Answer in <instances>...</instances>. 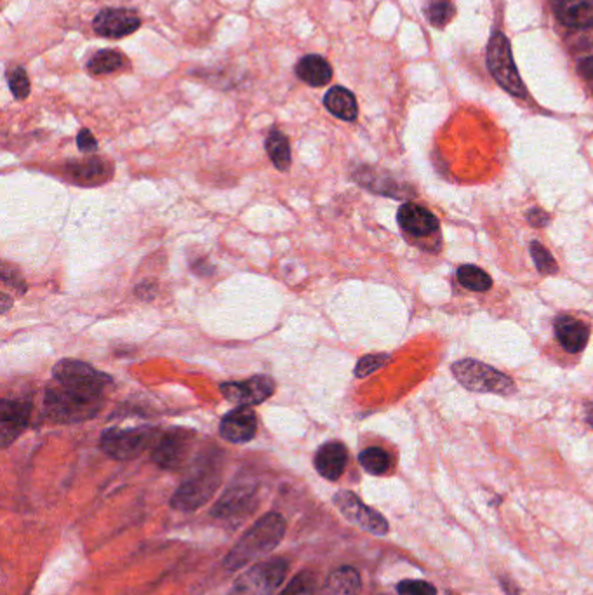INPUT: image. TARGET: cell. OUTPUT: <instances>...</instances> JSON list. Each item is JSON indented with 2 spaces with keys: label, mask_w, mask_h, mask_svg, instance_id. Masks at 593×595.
I'll return each instance as SVG.
<instances>
[{
  "label": "cell",
  "mask_w": 593,
  "mask_h": 595,
  "mask_svg": "<svg viewBox=\"0 0 593 595\" xmlns=\"http://www.w3.org/2000/svg\"><path fill=\"white\" fill-rule=\"evenodd\" d=\"M286 528V519L281 513H266L228 552L225 559L226 570L237 571L251 560L270 554L282 541Z\"/></svg>",
  "instance_id": "cell-1"
},
{
  "label": "cell",
  "mask_w": 593,
  "mask_h": 595,
  "mask_svg": "<svg viewBox=\"0 0 593 595\" xmlns=\"http://www.w3.org/2000/svg\"><path fill=\"white\" fill-rule=\"evenodd\" d=\"M103 406V395L72 391L54 382L45 392V416L56 423H75L94 418Z\"/></svg>",
  "instance_id": "cell-2"
},
{
  "label": "cell",
  "mask_w": 593,
  "mask_h": 595,
  "mask_svg": "<svg viewBox=\"0 0 593 595\" xmlns=\"http://www.w3.org/2000/svg\"><path fill=\"white\" fill-rule=\"evenodd\" d=\"M287 570L286 559L260 562L235 580L228 595H275L286 580Z\"/></svg>",
  "instance_id": "cell-3"
},
{
  "label": "cell",
  "mask_w": 593,
  "mask_h": 595,
  "mask_svg": "<svg viewBox=\"0 0 593 595\" xmlns=\"http://www.w3.org/2000/svg\"><path fill=\"white\" fill-rule=\"evenodd\" d=\"M488 66L496 83L515 98H526L528 89L517 70L511 55L510 41L501 32L494 34L488 44Z\"/></svg>",
  "instance_id": "cell-4"
},
{
  "label": "cell",
  "mask_w": 593,
  "mask_h": 595,
  "mask_svg": "<svg viewBox=\"0 0 593 595\" xmlns=\"http://www.w3.org/2000/svg\"><path fill=\"white\" fill-rule=\"evenodd\" d=\"M452 372L456 380L471 392H489V393H501L509 395L515 391V385L505 372L494 370L491 366L465 359L452 364Z\"/></svg>",
  "instance_id": "cell-5"
},
{
  "label": "cell",
  "mask_w": 593,
  "mask_h": 595,
  "mask_svg": "<svg viewBox=\"0 0 593 595\" xmlns=\"http://www.w3.org/2000/svg\"><path fill=\"white\" fill-rule=\"evenodd\" d=\"M220 482V472L212 467H205L203 471L193 473L190 479H186L176 490L171 500V507L180 512L199 511L212 498V494L216 493Z\"/></svg>",
  "instance_id": "cell-6"
},
{
  "label": "cell",
  "mask_w": 593,
  "mask_h": 595,
  "mask_svg": "<svg viewBox=\"0 0 593 595\" xmlns=\"http://www.w3.org/2000/svg\"><path fill=\"white\" fill-rule=\"evenodd\" d=\"M157 431L155 429H108L103 431V451L115 460H133L153 446Z\"/></svg>",
  "instance_id": "cell-7"
},
{
  "label": "cell",
  "mask_w": 593,
  "mask_h": 595,
  "mask_svg": "<svg viewBox=\"0 0 593 595\" xmlns=\"http://www.w3.org/2000/svg\"><path fill=\"white\" fill-rule=\"evenodd\" d=\"M54 382L72 391L103 395V391L112 383V378L100 371L93 370L89 364L75 359H64L53 371Z\"/></svg>",
  "instance_id": "cell-8"
},
{
  "label": "cell",
  "mask_w": 593,
  "mask_h": 595,
  "mask_svg": "<svg viewBox=\"0 0 593 595\" xmlns=\"http://www.w3.org/2000/svg\"><path fill=\"white\" fill-rule=\"evenodd\" d=\"M338 511L343 513L351 524L359 526L361 530L374 534V536H385L389 533V522L387 519L374 509L362 503V500L351 491H340L332 498Z\"/></svg>",
  "instance_id": "cell-9"
},
{
  "label": "cell",
  "mask_w": 593,
  "mask_h": 595,
  "mask_svg": "<svg viewBox=\"0 0 593 595\" xmlns=\"http://www.w3.org/2000/svg\"><path fill=\"white\" fill-rule=\"evenodd\" d=\"M193 433L192 431L174 429L157 439L152 450V460L167 471H176L184 463L192 450Z\"/></svg>",
  "instance_id": "cell-10"
},
{
  "label": "cell",
  "mask_w": 593,
  "mask_h": 595,
  "mask_svg": "<svg viewBox=\"0 0 593 595\" xmlns=\"http://www.w3.org/2000/svg\"><path fill=\"white\" fill-rule=\"evenodd\" d=\"M222 392L225 395L226 401L237 404L239 408L242 406H256L265 402L275 392V383L270 376H252L246 382H228L222 385Z\"/></svg>",
  "instance_id": "cell-11"
},
{
  "label": "cell",
  "mask_w": 593,
  "mask_h": 595,
  "mask_svg": "<svg viewBox=\"0 0 593 595\" xmlns=\"http://www.w3.org/2000/svg\"><path fill=\"white\" fill-rule=\"evenodd\" d=\"M254 507H256L254 488H251L249 484H239V486H232L223 494V498L212 509V515L232 522H241L254 511Z\"/></svg>",
  "instance_id": "cell-12"
},
{
  "label": "cell",
  "mask_w": 593,
  "mask_h": 595,
  "mask_svg": "<svg viewBox=\"0 0 593 595\" xmlns=\"http://www.w3.org/2000/svg\"><path fill=\"white\" fill-rule=\"evenodd\" d=\"M94 32L106 39H121L142 26L140 16L131 9H103L93 21Z\"/></svg>",
  "instance_id": "cell-13"
},
{
  "label": "cell",
  "mask_w": 593,
  "mask_h": 595,
  "mask_svg": "<svg viewBox=\"0 0 593 595\" xmlns=\"http://www.w3.org/2000/svg\"><path fill=\"white\" fill-rule=\"evenodd\" d=\"M32 404L28 401H9L4 399L0 404V437L2 446L7 448L25 427L28 425Z\"/></svg>",
  "instance_id": "cell-14"
},
{
  "label": "cell",
  "mask_w": 593,
  "mask_h": 595,
  "mask_svg": "<svg viewBox=\"0 0 593 595\" xmlns=\"http://www.w3.org/2000/svg\"><path fill=\"white\" fill-rule=\"evenodd\" d=\"M256 431H258L256 412L247 406L230 411L220 425L222 437L233 444L249 442L256 435Z\"/></svg>",
  "instance_id": "cell-15"
},
{
  "label": "cell",
  "mask_w": 593,
  "mask_h": 595,
  "mask_svg": "<svg viewBox=\"0 0 593 595\" xmlns=\"http://www.w3.org/2000/svg\"><path fill=\"white\" fill-rule=\"evenodd\" d=\"M347 463V448L341 442H336V441L334 442H326L324 446H321L319 451L315 452V458H313L315 471L328 481H338L345 472Z\"/></svg>",
  "instance_id": "cell-16"
},
{
  "label": "cell",
  "mask_w": 593,
  "mask_h": 595,
  "mask_svg": "<svg viewBox=\"0 0 593 595\" xmlns=\"http://www.w3.org/2000/svg\"><path fill=\"white\" fill-rule=\"evenodd\" d=\"M397 220L402 230L412 237H429L439 228L437 218L430 213L429 209L412 203H408L399 209Z\"/></svg>",
  "instance_id": "cell-17"
},
{
  "label": "cell",
  "mask_w": 593,
  "mask_h": 595,
  "mask_svg": "<svg viewBox=\"0 0 593 595\" xmlns=\"http://www.w3.org/2000/svg\"><path fill=\"white\" fill-rule=\"evenodd\" d=\"M553 13L569 28L593 26V0H553Z\"/></svg>",
  "instance_id": "cell-18"
},
{
  "label": "cell",
  "mask_w": 593,
  "mask_h": 595,
  "mask_svg": "<svg viewBox=\"0 0 593 595\" xmlns=\"http://www.w3.org/2000/svg\"><path fill=\"white\" fill-rule=\"evenodd\" d=\"M555 334L562 349L568 350L569 353H579L588 343L590 331L581 321L562 315L555 321Z\"/></svg>",
  "instance_id": "cell-19"
},
{
  "label": "cell",
  "mask_w": 593,
  "mask_h": 595,
  "mask_svg": "<svg viewBox=\"0 0 593 595\" xmlns=\"http://www.w3.org/2000/svg\"><path fill=\"white\" fill-rule=\"evenodd\" d=\"M296 74L303 83L313 87L326 85L332 79L331 64L317 55H308L305 58H301L296 66Z\"/></svg>",
  "instance_id": "cell-20"
},
{
  "label": "cell",
  "mask_w": 593,
  "mask_h": 595,
  "mask_svg": "<svg viewBox=\"0 0 593 595\" xmlns=\"http://www.w3.org/2000/svg\"><path fill=\"white\" fill-rule=\"evenodd\" d=\"M324 104L334 117H338L341 121L350 123V121L357 119V114H359L357 100L345 87L336 85V87L329 89L328 94L324 98Z\"/></svg>",
  "instance_id": "cell-21"
},
{
  "label": "cell",
  "mask_w": 593,
  "mask_h": 595,
  "mask_svg": "<svg viewBox=\"0 0 593 595\" xmlns=\"http://www.w3.org/2000/svg\"><path fill=\"white\" fill-rule=\"evenodd\" d=\"M361 594V575L353 568H340L329 576L319 595H359Z\"/></svg>",
  "instance_id": "cell-22"
},
{
  "label": "cell",
  "mask_w": 593,
  "mask_h": 595,
  "mask_svg": "<svg viewBox=\"0 0 593 595\" xmlns=\"http://www.w3.org/2000/svg\"><path fill=\"white\" fill-rule=\"evenodd\" d=\"M266 152H268V157L272 159L273 165L279 169V171H287L291 167V146H289V140L286 136L273 129L268 136H266Z\"/></svg>",
  "instance_id": "cell-23"
},
{
  "label": "cell",
  "mask_w": 593,
  "mask_h": 595,
  "mask_svg": "<svg viewBox=\"0 0 593 595\" xmlns=\"http://www.w3.org/2000/svg\"><path fill=\"white\" fill-rule=\"evenodd\" d=\"M357 180L362 183V185L372 190V192H378V193H383V195H390V197H402L404 193L400 192V186L397 185L393 180H390L387 176L383 174H378L376 171L369 169V167H364L361 171H357Z\"/></svg>",
  "instance_id": "cell-24"
},
{
  "label": "cell",
  "mask_w": 593,
  "mask_h": 595,
  "mask_svg": "<svg viewBox=\"0 0 593 595\" xmlns=\"http://www.w3.org/2000/svg\"><path fill=\"white\" fill-rule=\"evenodd\" d=\"M124 60L123 55L119 51H112V49H103L98 51L89 62H87V68L91 74L94 75H104V74H112L117 72L119 68H123Z\"/></svg>",
  "instance_id": "cell-25"
},
{
  "label": "cell",
  "mask_w": 593,
  "mask_h": 595,
  "mask_svg": "<svg viewBox=\"0 0 593 595\" xmlns=\"http://www.w3.org/2000/svg\"><path fill=\"white\" fill-rule=\"evenodd\" d=\"M458 281L463 288L477 291V293H484L492 286L491 275L475 265H463V267L458 268Z\"/></svg>",
  "instance_id": "cell-26"
},
{
  "label": "cell",
  "mask_w": 593,
  "mask_h": 595,
  "mask_svg": "<svg viewBox=\"0 0 593 595\" xmlns=\"http://www.w3.org/2000/svg\"><path fill=\"white\" fill-rule=\"evenodd\" d=\"M359 461L362 469L372 475H383L389 472L390 454L381 448H368L361 452Z\"/></svg>",
  "instance_id": "cell-27"
},
{
  "label": "cell",
  "mask_w": 593,
  "mask_h": 595,
  "mask_svg": "<svg viewBox=\"0 0 593 595\" xmlns=\"http://www.w3.org/2000/svg\"><path fill=\"white\" fill-rule=\"evenodd\" d=\"M425 15L433 26L442 28L452 20L454 5L450 0H430L425 7Z\"/></svg>",
  "instance_id": "cell-28"
},
{
  "label": "cell",
  "mask_w": 593,
  "mask_h": 595,
  "mask_svg": "<svg viewBox=\"0 0 593 595\" xmlns=\"http://www.w3.org/2000/svg\"><path fill=\"white\" fill-rule=\"evenodd\" d=\"M70 173H72V178L75 182H79V183H93L102 174L103 165L100 161L91 159V161L72 165L70 167Z\"/></svg>",
  "instance_id": "cell-29"
},
{
  "label": "cell",
  "mask_w": 593,
  "mask_h": 595,
  "mask_svg": "<svg viewBox=\"0 0 593 595\" xmlns=\"http://www.w3.org/2000/svg\"><path fill=\"white\" fill-rule=\"evenodd\" d=\"M315 590H317L315 575L303 571L292 578V581L287 585L284 592L281 595H315Z\"/></svg>",
  "instance_id": "cell-30"
},
{
  "label": "cell",
  "mask_w": 593,
  "mask_h": 595,
  "mask_svg": "<svg viewBox=\"0 0 593 595\" xmlns=\"http://www.w3.org/2000/svg\"><path fill=\"white\" fill-rule=\"evenodd\" d=\"M531 254L532 260H534V265L538 267V270H539L541 273H545V275L557 273V263H555V260H553L550 251L543 246L541 243L532 241Z\"/></svg>",
  "instance_id": "cell-31"
},
{
  "label": "cell",
  "mask_w": 593,
  "mask_h": 595,
  "mask_svg": "<svg viewBox=\"0 0 593 595\" xmlns=\"http://www.w3.org/2000/svg\"><path fill=\"white\" fill-rule=\"evenodd\" d=\"M391 361L389 353H371V355H366L359 361L357 368H355V376L357 378H366L369 374H372L374 371L381 370L385 368Z\"/></svg>",
  "instance_id": "cell-32"
},
{
  "label": "cell",
  "mask_w": 593,
  "mask_h": 595,
  "mask_svg": "<svg viewBox=\"0 0 593 595\" xmlns=\"http://www.w3.org/2000/svg\"><path fill=\"white\" fill-rule=\"evenodd\" d=\"M7 81H9V87H11L13 94L18 100H25L30 94V81H28L26 72L21 66H16V68H11L9 70Z\"/></svg>",
  "instance_id": "cell-33"
},
{
  "label": "cell",
  "mask_w": 593,
  "mask_h": 595,
  "mask_svg": "<svg viewBox=\"0 0 593 595\" xmlns=\"http://www.w3.org/2000/svg\"><path fill=\"white\" fill-rule=\"evenodd\" d=\"M399 595H437V589L423 580H404L397 585Z\"/></svg>",
  "instance_id": "cell-34"
},
{
  "label": "cell",
  "mask_w": 593,
  "mask_h": 595,
  "mask_svg": "<svg viewBox=\"0 0 593 595\" xmlns=\"http://www.w3.org/2000/svg\"><path fill=\"white\" fill-rule=\"evenodd\" d=\"M77 144H79V150L81 152H94L96 148H98V142L94 140V136H93V133L89 131V129H83L81 133H79V136H77Z\"/></svg>",
  "instance_id": "cell-35"
},
{
  "label": "cell",
  "mask_w": 593,
  "mask_h": 595,
  "mask_svg": "<svg viewBox=\"0 0 593 595\" xmlns=\"http://www.w3.org/2000/svg\"><path fill=\"white\" fill-rule=\"evenodd\" d=\"M528 220H529L531 225L543 228V226L549 225L550 216H549L545 211H541V209H531V211L528 213Z\"/></svg>",
  "instance_id": "cell-36"
},
{
  "label": "cell",
  "mask_w": 593,
  "mask_h": 595,
  "mask_svg": "<svg viewBox=\"0 0 593 595\" xmlns=\"http://www.w3.org/2000/svg\"><path fill=\"white\" fill-rule=\"evenodd\" d=\"M578 70L583 77L590 79L593 81V56H588V58H583L579 64H578Z\"/></svg>",
  "instance_id": "cell-37"
},
{
  "label": "cell",
  "mask_w": 593,
  "mask_h": 595,
  "mask_svg": "<svg viewBox=\"0 0 593 595\" xmlns=\"http://www.w3.org/2000/svg\"><path fill=\"white\" fill-rule=\"evenodd\" d=\"M587 421L590 423V427L593 429V402L592 404H587Z\"/></svg>",
  "instance_id": "cell-38"
}]
</instances>
